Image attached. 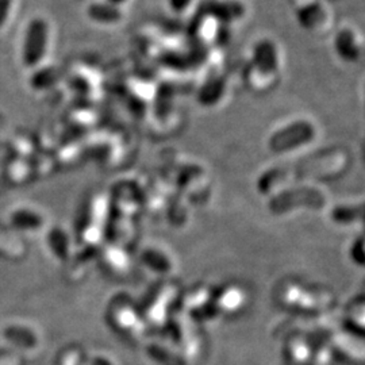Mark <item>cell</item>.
<instances>
[{
    "label": "cell",
    "instance_id": "cell-1",
    "mask_svg": "<svg viewBox=\"0 0 365 365\" xmlns=\"http://www.w3.org/2000/svg\"><path fill=\"white\" fill-rule=\"evenodd\" d=\"M274 299L284 310L309 315L330 313L337 303L330 288L294 277H286L274 286Z\"/></svg>",
    "mask_w": 365,
    "mask_h": 365
},
{
    "label": "cell",
    "instance_id": "cell-2",
    "mask_svg": "<svg viewBox=\"0 0 365 365\" xmlns=\"http://www.w3.org/2000/svg\"><path fill=\"white\" fill-rule=\"evenodd\" d=\"M351 156L341 146L327 148L303 157L289 165L294 184H324L336 180L346 173Z\"/></svg>",
    "mask_w": 365,
    "mask_h": 365
},
{
    "label": "cell",
    "instance_id": "cell-3",
    "mask_svg": "<svg viewBox=\"0 0 365 365\" xmlns=\"http://www.w3.org/2000/svg\"><path fill=\"white\" fill-rule=\"evenodd\" d=\"M330 195L322 184H297L269 197L268 209L276 215L283 217L300 210L321 211L327 209Z\"/></svg>",
    "mask_w": 365,
    "mask_h": 365
},
{
    "label": "cell",
    "instance_id": "cell-4",
    "mask_svg": "<svg viewBox=\"0 0 365 365\" xmlns=\"http://www.w3.org/2000/svg\"><path fill=\"white\" fill-rule=\"evenodd\" d=\"M317 138V125L309 119L300 118L276 129L268 138V149L276 156H286L307 148Z\"/></svg>",
    "mask_w": 365,
    "mask_h": 365
},
{
    "label": "cell",
    "instance_id": "cell-5",
    "mask_svg": "<svg viewBox=\"0 0 365 365\" xmlns=\"http://www.w3.org/2000/svg\"><path fill=\"white\" fill-rule=\"evenodd\" d=\"M277 73V54L269 42H262L255 52L253 66L249 69L248 83L253 90H267Z\"/></svg>",
    "mask_w": 365,
    "mask_h": 365
},
{
    "label": "cell",
    "instance_id": "cell-6",
    "mask_svg": "<svg viewBox=\"0 0 365 365\" xmlns=\"http://www.w3.org/2000/svg\"><path fill=\"white\" fill-rule=\"evenodd\" d=\"M249 291L240 283L230 282L214 289L212 294V312L215 315H235L241 313L249 302Z\"/></svg>",
    "mask_w": 365,
    "mask_h": 365
},
{
    "label": "cell",
    "instance_id": "cell-7",
    "mask_svg": "<svg viewBox=\"0 0 365 365\" xmlns=\"http://www.w3.org/2000/svg\"><path fill=\"white\" fill-rule=\"evenodd\" d=\"M48 45V24L36 18L26 29L24 42V63L29 66H36L42 60Z\"/></svg>",
    "mask_w": 365,
    "mask_h": 365
},
{
    "label": "cell",
    "instance_id": "cell-8",
    "mask_svg": "<svg viewBox=\"0 0 365 365\" xmlns=\"http://www.w3.org/2000/svg\"><path fill=\"white\" fill-rule=\"evenodd\" d=\"M295 185L289 165H277L271 170H264L257 180V190L261 195H276L289 187Z\"/></svg>",
    "mask_w": 365,
    "mask_h": 365
},
{
    "label": "cell",
    "instance_id": "cell-9",
    "mask_svg": "<svg viewBox=\"0 0 365 365\" xmlns=\"http://www.w3.org/2000/svg\"><path fill=\"white\" fill-rule=\"evenodd\" d=\"M331 220L339 226H360L365 225V202L339 205L331 210Z\"/></svg>",
    "mask_w": 365,
    "mask_h": 365
},
{
    "label": "cell",
    "instance_id": "cell-10",
    "mask_svg": "<svg viewBox=\"0 0 365 365\" xmlns=\"http://www.w3.org/2000/svg\"><path fill=\"white\" fill-rule=\"evenodd\" d=\"M90 19L99 24H115L122 19L123 14L118 6H114L108 1H98L92 3L87 10Z\"/></svg>",
    "mask_w": 365,
    "mask_h": 365
},
{
    "label": "cell",
    "instance_id": "cell-11",
    "mask_svg": "<svg viewBox=\"0 0 365 365\" xmlns=\"http://www.w3.org/2000/svg\"><path fill=\"white\" fill-rule=\"evenodd\" d=\"M345 321L353 329L365 331V298L360 297L351 302L345 310Z\"/></svg>",
    "mask_w": 365,
    "mask_h": 365
},
{
    "label": "cell",
    "instance_id": "cell-12",
    "mask_svg": "<svg viewBox=\"0 0 365 365\" xmlns=\"http://www.w3.org/2000/svg\"><path fill=\"white\" fill-rule=\"evenodd\" d=\"M336 48H337L339 56L345 61H356L360 56L359 46L356 45V41L349 31L339 33L337 41H336Z\"/></svg>",
    "mask_w": 365,
    "mask_h": 365
},
{
    "label": "cell",
    "instance_id": "cell-13",
    "mask_svg": "<svg viewBox=\"0 0 365 365\" xmlns=\"http://www.w3.org/2000/svg\"><path fill=\"white\" fill-rule=\"evenodd\" d=\"M226 91V83L223 78H217L209 81L200 93V101L203 105L214 106L217 105Z\"/></svg>",
    "mask_w": 365,
    "mask_h": 365
},
{
    "label": "cell",
    "instance_id": "cell-14",
    "mask_svg": "<svg viewBox=\"0 0 365 365\" xmlns=\"http://www.w3.org/2000/svg\"><path fill=\"white\" fill-rule=\"evenodd\" d=\"M351 259L359 267L365 268V232L353 241L351 247Z\"/></svg>",
    "mask_w": 365,
    "mask_h": 365
},
{
    "label": "cell",
    "instance_id": "cell-15",
    "mask_svg": "<svg viewBox=\"0 0 365 365\" xmlns=\"http://www.w3.org/2000/svg\"><path fill=\"white\" fill-rule=\"evenodd\" d=\"M11 3L13 0H0V29L6 24L9 14L11 10Z\"/></svg>",
    "mask_w": 365,
    "mask_h": 365
},
{
    "label": "cell",
    "instance_id": "cell-16",
    "mask_svg": "<svg viewBox=\"0 0 365 365\" xmlns=\"http://www.w3.org/2000/svg\"><path fill=\"white\" fill-rule=\"evenodd\" d=\"M191 3L192 0H170V6L176 13H182Z\"/></svg>",
    "mask_w": 365,
    "mask_h": 365
},
{
    "label": "cell",
    "instance_id": "cell-17",
    "mask_svg": "<svg viewBox=\"0 0 365 365\" xmlns=\"http://www.w3.org/2000/svg\"><path fill=\"white\" fill-rule=\"evenodd\" d=\"M0 365H18V361L15 359H11V360H7V361H3Z\"/></svg>",
    "mask_w": 365,
    "mask_h": 365
},
{
    "label": "cell",
    "instance_id": "cell-18",
    "mask_svg": "<svg viewBox=\"0 0 365 365\" xmlns=\"http://www.w3.org/2000/svg\"><path fill=\"white\" fill-rule=\"evenodd\" d=\"M108 3H111V4H114V6H118L119 7V4H122V3H125L126 0H107Z\"/></svg>",
    "mask_w": 365,
    "mask_h": 365
},
{
    "label": "cell",
    "instance_id": "cell-19",
    "mask_svg": "<svg viewBox=\"0 0 365 365\" xmlns=\"http://www.w3.org/2000/svg\"><path fill=\"white\" fill-rule=\"evenodd\" d=\"M364 152H365V143H364Z\"/></svg>",
    "mask_w": 365,
    "mask_h": 365
}]
</instances>
